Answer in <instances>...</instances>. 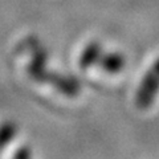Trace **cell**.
<instances>
[{"mask_svg":"<svg viewBox=\"0 0 159 159\" xmlns=\"http://www.w3.org/2000/svg\"><path fill=\"white\" fill-rule=\"evenodd\" d=\"M99 53H101V48H99L98 44H90L84 52L81 60H80V64H81V68H89L90 65H93L96 62V60L98 58Z\"/></svg>","mask_w":159,"mask_h":159,"instance_id":"cell-2","label":"cell"},{"mask_svg":"<svg viewBox=\"0 0 159 159\" xmlns=\"http://www.w3.org/2000/svg\"><path fill=\"white\" fill-rule=\"evenodd\" d=\"M159 88V61L154 65V68L147 73L146 78L143 80L142 86L138 92V102L142 107L150 105L155 97V93Z\"/></svg>","mask_w":159,"mask_h":159,"instance_id":"cell-1","label":"cell"},{"mask_svg":"<svg viewBox=\"0 0 159 159\" xmlns=\"http://www.w3.org/2000/svg\"><path fill=\"white\" fill-rule=\"evenodd\" d=\"M102 68L107 72H118L123 68V57L121 54H107L102 61Z\"/></svg>","mask_w":159,"mask_h":159,"instance_id":"cell-3","label":"cell"},{"mask_svg":"<svg viewBox=\"0 0 159 159\" xmlns=\"http://www.w3.org/2000/svg\"><path fill=\"white\" fill-rule=\"evenodd\" d=\"M15 131H16V127L12 123H6V125H3L0 127V148L13 137Z\"/></svg>","mask_w":159,"mask_h":159,"instance_id":"cell-4","label":"cell"}]
</instances>
